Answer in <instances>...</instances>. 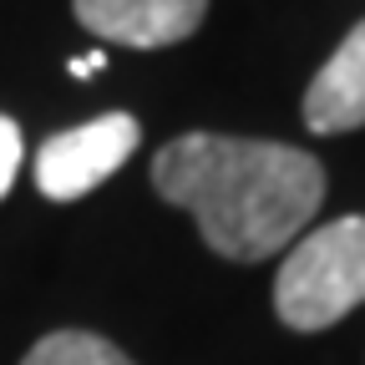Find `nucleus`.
<instances>
[{
    "mask_svg": "<svg viewBox=\"0 0 365 365\" xmlns=\"http://www.w3.org/2000/svg\"><path fill=\"white\" fill-rule=\"evenodd\" d=\"M153 188L198 218L213 254L259 264L294 244L325 203V168L309 153L259 137L182 132L153 158Z\"/></svg>",
    "mask_w": 365,
    "mask_h": 365,
    "instance_id": "f257e3e1",
    "label": "nucleus"
},
{
    "mask_svg": "<svg viewBox=\"0 0 365 365\" xmlns=\"http://www.w3.org/2000/svg\"><path fill=\"white\" fill-rule=\"evenodd\" d=\"M365 299V218H335L284 254L274 309L289 330H325Z\"/></svg>",
    "mask_w": 365,
    "mask_h": 365,
    "instance_id": "f03ea898",
    "label": "nucleus"
},
{
    "mask_svg": "<svg viewBox=\"0 0 365 365\" xmlns=\"http://www.w3.org/2000/svg\"><path fill=\"white\" fill-rule=\"evenodd\" d=\"M137 137V117L127 112H107L97 122H81L71 132H56L46 137L41 153H36V188L56 203H71V198H86L91 188H102V182L132 158Z\"/></svg>",
    "mask_w": 365,
    "mask_h": 365,
    "instance_id": "7ed1b4c3",
    "label": "nucleus"
},
{
    "mask_svg": "<svg viewBox=\"0 0 365 365\" xmlns=\"http://www.w3.org/2000/svg\"><path fill=\"white\" fill-rule=\"evenodd\" d=\"M71 11L91 36L132 51H158L188 41L203 26L208 0H71Z\"/></svg>",
    "mask_w": 365,
    "mask_h": 365,
    "instance_id": "20e7f679",
    "label": "nucleus"
},
{
    "mask_svg": "<svg viewBox=\"0 0 365 365\" xmlns=\"http://www.w3.org/2000/svg\"><path fill=\"white\" fill-rule=\"evenodd\" d=\"M304 127L319 137L365 127V21H355L335 56L314 71L304 91Z\"/></svg>",
    "mask_w": 365,
    "mask_h": 365,
    "instance_id": "39448f33",
    "label": "nucleus"
},
{
    "mask_svg": "<svg viewBox=\"0 0 365 365\" xmlns=\"http://www.w3.org/2000/svg\"><path fill=\"white\" fill-rule=\"evenodd\" d=\"M21 365H132V360L91 330H56V335L36 340Z\"/></svg>",
    "mask_w": 365,
    "mask_h": 365,
    "instance_id": "423d86ee",
    "label": "nucleus"
},
{
    "mask_svg": "<svg viewBox=\"0 0 365 365\" xmlns=\"http://www.w3.org/2000/svg\"><path fill=\"white\" fill-rule=\"evenodd\" d=\"M21 127L11 122V117H0V198L11 193V182H16V173H21Z\"/></svg>",
    "mask_w": 365,
    "mask_h": 365,
    "instance_id": "0eeeda50",
    "label": "nucleus"
},
{
    "mask_svg": "<svg viewBox=\"0 0 365 365\" xmlns=\"http://www.w3.org/2000/svg\"><path fill=\"white\" fill-rule=\"evenodd\" d=\"M71 71H76V76H97V71H102V51H91V56H76V61H71Z\"/></svg>",
    "mask_w": 365,
    "mask_h": 365,
    "instance_id": "6e6552de",
    "label": "nucleus"
}]
</instances>
